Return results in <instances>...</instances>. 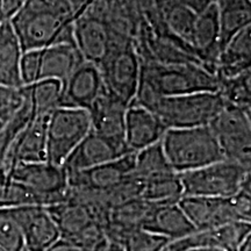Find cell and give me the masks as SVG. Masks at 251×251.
I'll return each mask as SVG.
<instances>
[{
    "instance_id": "obj_1",
    "label": "cell",
    "mask_w": 251,
    "mask_h": 251,
    "mask_svg": "<svg viewBox=\"0 0 251 251\" xmlns=\"http://www.w3.org/2000/svg\"><path fill=\"white\" fill-rule=\"evenodd\" d=\"M219 89L216 74L199 63L141 59L139 87L133 102L147 107L158 97L219 92Z\"/></svg>"
},
{
    "instance_id": "obj_2",
    "label": "cell",
    "mask_w": 251,
    "mask_h": 251,
    "mask_svg": "<svg viewBox=\"0 0 251 251\" xmlns=\"http://www.w3.org/2000/svg\"><path fill=\"white\" fill-rule=\"evenodd\" d=\"M161 146L177 174L196 170L225 159L209 126L166 129Z\"/></svg>"
},
{
    "instance_id": "obj_3",
    "label": "cell",
    "mask_w": 251,
    "mask_h": 251,
    "mask_svg": "<svg viewBox=\"0 0 251 251\" xmlns=\"http://www.w3.org/2000/svg\"><path fill=\"white\" fill-rule=\"evenodd\" d=\"M224 106L225 100L219 92H198L158 97L147 109L170 129L208 126Z\"/></svg>"
},
{
    "instance_id": "obj_4",
    "label": "cell",
    "mask_w": 251,
    "mask_h": 251,
    "mask_svg": "<svg viewBox=\"0 0 251 251\" xmlns=\"http://www.w3.org/2000/svg\"><path fill=\"white\" fill-rule=\"evenodd\" d=\"M250 171L240 163L225 158L178 175L183 197L230 198L250 187Z\"/></svg>"
},
{
    "instance_id": "obj_5",
    "label": "cell",
    "mask_w": 251,
    "mask_h": 251,
    "mask_svg": "<svg viewBox=\"0 0 251 251\" xmlns=\"http://www.w3.org/2000/svg\"><path fill=\"white\" fill-rule=\"evenodd\" d=\"M251 187L230 198L181 197L179 205L196 230L219 228L236 221H251Z\"/></svg>"
},
{
    "instance_id": "obj_6",
    "label": "cell",
    "mask_w": 251,
    "mask_h": 251,
    "mask_svg": "<svg viewBox=\"0 0 251 251\" xmlns=\"http://www.w3.org/2000/svg\"><path fill=\"white\" fill-rule=\"evenodd\" d=\"M101 72L105 92L129 106L139 87L141 56L129 41L113 37L106 57L98 65Z\"/></svg>"
},
{
    "instance_id": "obj_7",
    "label": "cell",
    "mask_w": 251,
    "mask_h": 251,
    "mask_svg": "<svg viewBox=\"0 0 251 251\" xmlns=\"http://www.w3.org/2000/svg\"><path fill=\"white\" fill-rule=\"evenodd\" d=\"M91 131L87 109L58 107L47 122V162L63 165L68 156Z\"/></svg>"
},
{
    "instance_id": "obj_8",
    "label": "cell",
    "mask_w": 251,
    "mask_h": 251,
    "mask_svg": "<svg viewBox=\"0 0 251 251\" xmlns=\"http://www.w3.org/2000/svg\"><path fill=\"white\" fill-rule=\"evenodd\" d=\"M224 157L251 169L250 108L226 103L208 125Z\"/></svg>"
},
{
    "instance_id": "obj_9",
    "label": "cell",
    "mask_w": 251,
    "mask_h": 251,
    "mask_svg": "<svg viewBox=\"0 0 251 251\" xmlns=\"http://www.w3.org/2000/svg\"><path fill=\"white\" fill-rule=\"evenodd\" d=\"M8 176L42 198L46 207L65 201L68 198V175L62 165L47 161L19 163Z\"/></svg>"
},
{
    "instance_id": "obj_10",
    "label": "cell",
    "mask_w": 251,
    "mask_h": 251,
    "mask_svg": "<svg viewBox=\"0 0 251 251\" xmlns=\"http://www.w3.org/2000/svg\"><path fill=\"white\" fill-rule=\"evenodd\" d=\"M11 211L23 235L24 251H46L61 238L46 206H24Z\"/></svg>"
},
{
    "instance_id": "obj_11",
    "label": "cell",
    "mask_w": 251,
    "mask_h": 251,
    "mask_svg": "<svg viewBox=\"0 0 251 251\" xmlns=\"http://www.w3.org/2000/svg\"><path fill=\"white\" fill-rule=\"evenodd\" d=\"M105 87L97 64L84 59L62 83L61 107L89 109L101 96Z\"/></svg>"
},
{
    "instance_id": "obj_12",
    "label": "cell",
    "mask_w": 251,
    "mask_h": 251,
    "mask_svg": "<svg viewBox=\"0 0 251 251\" xmlns=\"http://www.w3.org/2000/svg\"><path fill=\"white\" fill-rule=\"evenodd\" d=\"M127 105L103 91L89 109L91 131L108 141L121 151L130 153L125 141V118Z\"/></svg>"
},
{
    "instance_id": "obj_13",
    "label": "cell",
    "mask_w": 251,
    "mask_h": 251,
    "mask_svg": "<svg viewBox=\"0 0 251 251\" xmlns=\"http://www.w3.org/2000/svg\"><path fill=\"white\" fill-rule=\"evenodd\" d=\"M72 36L83 58L97 65L106 57L114 37L105 21L87 15L85 9L72 24Z\"/></svg>"
},
{
    "instance_id": "obj_14",
    "label": "cell",
    "mask_w": 251,
    "mask_h": 251,
    "mask_svg": "<svg viewBox=\"0 0 251 251\" xmlns=\"http://www.w3.org/2000/svg\"><path fill=\"white\" fill-rule=\"evenodd\" d=\"M166 127L151 111L131 102L125 118V141L131 152L161 142Z\"/></svg>"
},
{
    "instance_id": "obj_15",
    "label": "cell",
    "mask_w": 251,
    "mask_h": 251,
    "mask_svg": "<svg viewBox=\"0 0 251 251\" xmlns=\"http://www.w3.org/2000/svg\"><path fill=\"white\" fill-rule=\"evenodd\" d=\"M191 48L199 61L215 74L220 54V23L215 4L197 14Z\"/></svg>"
},
{
    "instance_id": "obj_16",
    "label": "cell",
    "mask_w": 251,
    "mask_h": 251,
    "mask_svg": "<svg viewBox=\"0 0 251 251\" xmlns=\"http://www.w3.org/2000/svg\"><path fill=\"white\" fill-rule=\"evenodd\" d=\"M135 152L127 153L113 161L76 174L68 175L69 187H85L106 191L129 177L133 170Z\"/></svg>"
},
{
    "instance_id": "obj_17",
    "label": "cell",
    "mask_w": 251,
    "mask_h": 251,
    "mask_svg": "<svg viewBox=\"0 0 251 251\" xmlns=\"http://www.w3.org/2000/svg\"><path fill=\"white\" fill-rule=\"evenodd\" d=\"M124 155L127 153L121 151L99 135L90 131L76 148L72 150L62 166L68 175L76 174L90 170Z\"/></svg>"
},
{
    "instance_id": "obj_18",
    "label": "cell",
    "mask_w": 251,
    "mask_h": 251,
    "mask_svg": "<svg viewBox=\"0 0 251 251\" xmlns=\"http://www.w3.org/2000/svg\"><path fill=\"white\" fill-rule=\"evenodd\" d=\"M142 229L162 235L170 241L197 231L180 207L179 201L152 203Z\"/></svg>"
},
{
    "instance_id": "obj_19",
    "label": "cell",
    "mask_w": 251,
    "mask_h": 251,
    "mask_svg": "<svg viewBox=\"0 0 251 251\" xmlns=\"http://www.w3.org/2000/svg\"><path fill=\"white\" fill-rule=\"evenodd\" d=\"M84 61L75 42H58L40 49L37 81L56 79L63 83Z\"/></svg>"
},
{
    "instance_id": "obj_20",
    "label": "cell",
    "mask_w": 251,
    "mask_h": 251,
    "mask_svg": "<svg viewBox=\"0 0 251 251\" xmlns=\"http://www.w3.org/2000/svg\"><path fill=\"white\" fill-rule=\"evenodd\" d=\"M251 27L238 31L220 51L216 62V76L228 79L250 70Z\"/></svg>"
},
{
    "instance_id": "obj_21",
    "label": "cell",
    "mask_w": 251,
    "mask_h": 251,
    "mask_svg": "<svg viewBox=\"0 0 251 251\" xmlns=\"http://www.w3.org/2000/svg\"><path fill=\"white\" fill-rule=\"evenodd\" d=\"M24 50L11 21L0 23V85L23 87L20 63Z\"/></svg>"
},
{
    "instance_id": "obj_22",
    "label": "cell",
    "mask_w": 251,
    "mask_h": 251,
    "mask_svg": "<svg viewBox=\"0 0 251 251\" xmlns=\"http://www.w3.org/2000/svg\"><path fill=\"white\" fill-rule=\"evenodd\" d=\"M47 209L54 219L61 238L64 241H69L91 225L97 224L85 207L70 199L48 206Z\"/></svg>"
},
{
    "instance_id": "obj_23",
    "label": "cell",
    "mask_w": 251,
    "mask_h": 251,
    "mask_svg": "<svg viewBox=\"0 0 251 251\" xmlns=\"http://www.w3.org/2000/svg\"><path fill=\"white\" fill-rule=\"evenodd\" d=\"M177 175L166 158L161 142L135 152L130 176L141 183L163 179Z\"/></svg>"
},
{
    "instance_id": "obj_24",
    "label": "cell",
    "mask_w": 251,
    "mask_h": 251,
    "mask_svg": "<svg viewBox=\"0 0 251 251\" xmlns=\"http://www.w3.org/2000/svg\"><path fill=\"white\" fill-rule=\"evenodd\" d=\"M220 23V51L229 40L250 26L251 0H216Z\"/></svg>"
},
{
    "instance_id": "obj_25",
    "label": "cell",
    "mask_w": 251,
    "mask_h": 251,
    "mask_svg": "<svg viewBox=\"0 0 251 251\" xmlns=\"http://www.w3.org/2000/svg\"><path fill=\"white\" fill-rule=\"evenodd\" d=\"M29 101L31 114L49 117L61 107L62 83L56 79H42L30 85L23 86Z\"/></svg>"
},
{
    "instance_id": "obj_26",
    "label": "cell",
    "mask_w": 251,
    "mask_h": 251,
    "mask_svg": "<svg viewBox=\"0 0 251 251\" xmlns=\"http://www.w3.org/2000/svg\"><path fill=\"white\" fill-rule=\"evenodd\" d=\"M158 8L161 11L163 24L168 28L169 34L172 36V39L192 50L191 41H192L193 28L197 19L196 12L185 7V6L175 4L161 6Z\"/></svg>"
},
{
    "instance_id": "obj_27",
    "label": "cell",
    "mask_w": 251,
    "mask_h": 251,
    "mask_svg": "<svg viewBox=\"0 0 251 251\" xmlns=\"http://www.w3.org/2000/svg\"><path fill=\"white\" fill-rule=\"evenodd\" d=\"M24 206H45V202L25 185L0 172V207L18 208Z\"/></svg>"
},
{
    "instance_id": "obj_28",
    "label": "cell",
    "mask_w": 251,
    "mask_h": 251,
    "mask_svg": "<svg viewBox=\"0 0 251 251\" xmlns=\"http://www.w3.org/2000/svg\"><path fill=\"white\" fill-rule=\"evenodd\" d=\"M211 247L224 251H237L241 244L251 236V224L247 221H236L209 229Z\"/></svg>"
},
{
    "instance_id": "obj_29",
    "label": "cell",
    "mask_w": 251,
    "mask_h": 251,
    "mask_svg": "<svg viewBox=\"0 0 251 251\" xmlns=\"http://www.w3.org/2000/svg\"><path fill=\"white\" fill-rule=\"evenodd\" d=\"M183 197L179 175L142 184L141 199L152 203L178 202Z\"/></svg>"
},
{
    "instance_id": "obj_30",
    "label": "cell",
    "mask_w": 251,
    "mask_h": 251,
    "mask_svg": "<svg viewBox=\"0 0 251 251\" xmlns=\"http://www.w3.org/2000/svg\"><path fill=\"white\" fill-rule=\"evenodd\" d=\"M0 251H24V241L11 208L0 207Z\"/></svg>"
},
{
    "instance_id": "obj_31",
    "label": "cell",
    "mask_w": 251,
    "mask_h": 251,
    "mask_svg": "<svg viewBox=\"0 0 251 251\" xmlns=\"http://www.w3.org/2000/svg\"><path fill=\"white\" fill-rule=\"evenodd\" d=\"M170 240L146 229H137L122 243L124 251H161Z\"/></svg>"
},
{
    "instance_id": "obj_32",
    "label": "cell",
    "mask_w": 251,
    "mask_h": 251,
    "mask_svg": "<svg viewBox=\"0 0 251 251\" xmlns=\"http://www.w3.org/2000/svg\"><path fill=\"white\" fill-rule=\"evenodd\" d=\"M25 101L23 87L0 85V121H8L20 109Z\"/></svg>"
},
{
    "instance_id": "obj_33",
    "label": "cell",
    "mask_w": 251,
    "mask_h": 251,
    "mask_svg": "<svg viewBox=\"0 0 251 251\" xmlns=\"http://www.w3.org/2000/svg\"><path fill=\"white\" fill-rule=\"evenodd\" d=\"M23 128L24 124L18 118H12L6 122L0 121V163L4 158L11 143L13 142V140Z\"/></svg>"
},
{
    "instance_id": "obj_34",
    "label": "cell",
    "mask_w": 251,
    "mask_h": 251,
    "mask_svg": "<svg viewBox=\"0 0 251 251\" xmlns=\"http://www.w3.org/2000/svg\"><path fill=\"white\" fill-rule=\"evenodd\" d=\"M156 4L158 7L165 5H181L185 7L192 9L196 13H200L203 9L209 6L216 4V0H156Z\"/></svg>"
},
{
    "instance_id": "obj_35",
    "label": "cell",
    "mask_w": 251,
    "mask_h": 251,
    "mask_svg": "<svg viewBox=\"0 0 251 251\" xmlns=\"http://www.w3.org/2000/svg\"><path fill=\"white\" fill-rule=\"evenodd\" d=\"M26 2L27 0H0V23L11 21Z\"/></svg>"
},
{
    "instance_id": "obj_36",
    "label": "cell",
    "mask_w": 251,
    "mask_h": 251,
    "mask_svg": "<svg viewBox=\"0 0 251 251\" xmlns=\"http://www.w3.org/2000/svg\"><path fill=\"white\" fill-rule=\"evenodd\" d=\"M46 251H81L78 249L77 247H75L74 244L67 242V241L59 238L57 242L52 244L51 247H49Z\"/></svg>"
},
{
    "instance_id": "obj_37",
    "label": "cell",
    "mask_w": 251,
    "mask_h": 251,
    "mask_svg": "<svg viewBox=\"0 0 251 251\" xmlns=\"http://www.w3.org/2000/svg\"><path fill=\"white\" fill-rule=\"evenodd\" d=\"M101 251H124V249H122V247L119 246V244L108 242Z\"/></svg>"
},
{
    "instance_id": "obj_38",
    "label": "cell",
    "mask_w": 251,
    "mask_h": 251,
    "mask_svg": "<svg viewBox=\"0 0 251 251\" xmlns=\"http://www.w3.org/2000/svg\"><path fill=\"white\" fill-rule=\"evenodd\" d=\"M237 251H251V236L248 237L247 240L241 244Z\"/></svg>"
},
{
    "instance_id": "obj_39",
    "label": "cell",
    "mask_w": 251,
    "mask_h": 251,
    "mask_svg": "<svg viewBox=\"0 0 251 251\" xmlns=\"http://www.w3.org/2000/svg\"><path fill=\"white\" fill-rule=\"evenodd\" d=\"M187 251H224V250L218 249V248H212V247H198V248H192V249H188Z\"/></svg>"
}]
</instances>
